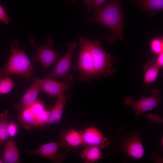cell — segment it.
<instances>
[{
  "label": "cell",
  "mask_w": 163,
  "mask_h": 163,
  "mask_svg": "<svg viewBox=\"0 0 163 163\" xmlns=\"http://www.w3.org/2000/svg\"><path fill=\"white\" fill-rule=\"evenodd\" d=\"M3 162L5 163H18L20 162L19 152L12 138L9 137L6 141Z\"/></svg>",
  "instance_id": "5bb4252c"
},
{
  "label": "cell",
  "mask_w": 163,
  "mask_h": 163,
  "mask_svg": "<svg viewBox=\"0 0 163 163\" xmlns=\"http://www.w3.org/2000/svg\"><path fill=\"white\" fill-rule=\"evenodd\" d=\"M80 132L83 147L87 145H94L103 149L106 148L110 143L109 140L104 137L102 132L94 126L87 127Z\"/></svg>",
  "instance_id": "30bf717a"
},
{
  "label": "cell",
  "mask_w": 163,
  "mask_h": 163,
  "mask_svg": "<svg viewBox=\"0 0 163 163\" xmlns=\"http://www.w3.org/2000/svg\"><path fill=\"white\" fill-rule=\"evenodd\" d=\"M90 39L81 37L79 40L80 51L77 63L73 68L80 74L79 80L90 81L95 78L93 59L90 43Z\"/></svg>",
  "instance_id": "277c9868"
},
{
  "label": "cell",
  "mask_w": 163,
  "mask_h": 163,
  "mask_svg": "<svg viewBox=\"0 0 163 163\" xmlns=\"http://www.w3.org/2000/svg\"><path fill=\"white\" fill-rule=\"evenodd\" d=\"M60 141L44 144L36 149L25 150L24 152L28 155L45 158L54 163H60L65 159V154L58 152L60 146Z\"/></svg>",
  "instance_id": "ba28073f"
},
{
  "label": "cell",
  "mask_w": 163,
  "mask_h": 163,
  "mask_svg": "<svg viewBox=\"0 0 163 163\" xmlns=\"http://www.w3.org/2000/svg\"><path fill=\"white\" fill-rule=\"evenodd\" d=\"M59 136L60 139V147L62 149L72 151L82 146V138L80 131L71 128L63 129L60 130Z\"/></svg>",
  "instance_id": "8fae6325"
},
{
  "label": "cell",
  "mask_w": 163,
  "mask_h": 163,
  "mask_svg": "<svg viewBox=\"0 0 163 163\" xmlns=\"http://www.w3.org/2000/svg\"><path fill=\"white\" fill-rule=\"evenodd\" d=\"M30 42L35 50L31 57L32 60L40 62L44 70L55 63L59 53L52 49L54 40L52 38L49 37L46 43L42 45L36 44L33 37L30 38Z\"/></svg>",
  "instance_id": "5b68a950"
},
{
  "label": "cell",
  "mask_w": 163,
  "mask_h": 163,
  "mask_svg": "<svg viewBox=\"0 0 163 163\" xmlns=\"http://www.w3.org/2000/svg\"><path fill=\"white\" fill-rule=\"evenodd\" d=\"M8 113L6 110L0 112V145L6 142L9 137L8 132Z\"/></svg>",
  "instance_id": "ffe728a7"
},
{
  "label": "cell",
  "mask_w": 163,
  "mask_h": 163,
  "mask_svg": "<svg viewBox=\"0 0 163 163\" xmlns=\"http://www.w3.org/2000/svg\"><path fill=\"white\" fill-rule=\"evenodd\" d=\"M91 49L93 57L95 78L101 75L108 77L115 71L113 65L115 58L107 54L102 47L101 40H90Z\"/></svg>",
  "instance_id": "3957f363"
},
{
  "label": "cell",
  "mask_w": 163,
  "mask_h": 163,
  "mask_svg": "<svg viewBox=\"0 0 163 163\" xmlns=\"http://www.w3.org/2000/svg\"><path fill=\"white\" fill-rule=\"evenodd\" d=\"M161 69L156 64L155 57L147 62L143 68L145 72L144 83L149 85L155 81L157 78Z\"/></svg>",
  "instance_id": "ac0fdd59"
},
{
  "label": "cell",
  "mask_w": 163,
  "mask_h": 163,
  "mask_svg": "<svg viewBox=\"0 0 163 163\" xmlns=\"http://www.w3.org/2000/svg\"><path fill=\"white\" fill-rule=\"evenodd\" d=\"M84 148L80 156L85 163H94L102 159L101 148L94 145H87Z\"/></svg>",
  "instance_id": "e0dca14e"
},
{
  "label": "cell",
  "mask_w": 163,
  "mask_h": 163,
  "mask_svg": "<svg viewBox=\"0 0 163 163\" xmlns=\"http://www.w3.org/2000/svg\"><path fill=\"white\" fill-rule=\"evenodd\" d=\"M17 111L19 122L24 129L29 130L37 127L36 116L30 107Z\"/></svg>",
  "instance_id": "2e32d148"
},
{
  "label": "cell",
  "mask_w": 163,
  "mask_h": 163,
  "mask_svg": "<svg viewBox=\"0 0 163 163\" xmlns=\"http://www.w3.org/2000/svg\"><path fill=\"white\" fill-rule=\"evenodd\" d=\"M150 47L154 53L158 54L163 52V38H158L153 39L151 43Z\"/></svg>",
  "instance_id": "cb8c5ba5"
},
{
  "label": "cell",
  "mask_w": 163,
  "mask_h": 163,
  "mask_svg": "<svg viewBox=\"0 0 163 163\" xmlns=\"http://www.w3.org/2000/svg\"><path fill=\"white\" fill-rule=\"evenodd\" d=\"M11 54L7 62L0 68V79L10 75H19L23 79H32L35 67L24 51L20 48L19 42L13 41L11 44Z\"/></svg>",
  "instance_id": "7a4b0ae2"
},
{
  "label": "cell",
  "mask_w": 163,
  "mask_h": 163,
  "mask_svg": "<svg viewBox=\"0 0 163 163\" xmlns=\"http://www.w3.org/2000/svg\"><path fill=\"white\" fill-rule=\"evenodd\" d=\"M127 0L136 4L141 8L152 13L163 11V0Z\"/></svg>",
  "instance_id": "d6986e66"
},
{
  "label": "cell",
  "mask_w": 163,
  "mask_h": 163,
  "mask_svg": "<svg viewBox=\"0 0 163 163\" xmlns=\"http://www.w3.org/2000/svg\"><path fill=\"white\" fill-rule=\"evenodd\" d=\"M24 94L20 104H16L15 108L17 110L30 107L37 100L39 92L41 90L38 84L35 81Z\"/></svg>",
  "instance_id": "4fadbf2b"
},
{
  "label": "cell",
  "mask_w": 163,
  "mask_h": 163,
  "mask_svg": "<svg viewBox=\"0 0 163 163\" xmlns=\"http://www.w3.org/2000/svg\"><path fill=\"white\" fill-rule=\"evenodd\" d=\"M0 21L6 24L10 23V20L3 6L0 5Z\"/></svg>",
  "instance_id": "4316f807"
},
{
  "label": "cell",
  "mask_w": 163,
  "mask_h": 163,
  "mask_svg": "<svg viewBox=\"0 0 163 163\" xmlns=\"http://www.w3.org/2000/svg\"><path fill=\"white\" fill-rule=\"evenodd\" d=\"M106 0H83V3L86 7L87 11L91 13H94L100 10Z\"/></svg>",
  "instance_id": "7402d4cb"
},
{
  "label": "cell",
  "mask_w": 163,
  "mask_h": 163,
  "mask_svg": "<svg viewBox=\"0 0 163 163\" xmlns=\"http://www.w3.org/2000/svg\"><path fill=\"white\" fill-rule=\"evenodd\" d=\"M146 117L148 120L152 122H158L162 123L163 120L158 115H152L149 114L146 116Z\"/></svg>",
  "instance_id": "83f0119b"
},
{
  "label": "cell",
  "mask_w": 163,
  "mask_h": 163,
  "mask_svg": "<svg viewBox=\"0 0 163 163\" xmlns=\"http://www.w3.org/2000/svg\"><path fill=\"white\" fill-rule=\"evenodd\" d=\"M50 111L44 109L35 116L37 127L46 126L49 119Z\"/></svg>",
  "instance_id": "603a6c76"
},
{
  "label": "cell",
  "mask_w": 163,
  "mask_h": 163,
  "mask_svg": "<svg viewBox=\"0 0 163 163\" xmlns=\"http://www.w3.org/2000/svg\"><path fill=\"white\" fill-rule=\"evenodd\" d=\"M3 163V162L0 160V163Z\"/></svg>",
  "instance_id": "4dcf8cb0"
},
{
  "label": "cell",
  "mask_w": 163,
  "mask_h": 163,
  "mask_svg": "<svg viewBox=\"0 0 163 163\" xmlns=\"http://www.w3.org/2000/svg\"><path fill=\"white\" fill-rule=\"evenodd\" d=\"M14 86V82L9 76L0 79V96L10 92Z\"/></svg>",
  "instance_id": "44dd1931"
},
{
  "label": "cell",
  "mask_w": 163,
  "mask_h": 163,
  "mask_svg": "<svg viewBox=\"0 0 163 163\" xmlns=\"http://www.w3.org/2000/svg\"><path fill=\"white\" fill-rule=\"evenodd\" d=\"M18 126L17 123L14 120L8 122V132L9 136L13 138L15 137L18 133Z\"/></svg>",
  "instance_id": "d4e9b609"
},
{
  "label": "cell",
  "mask_w": 163,
  "mask_h": 163,
  "mask_svg": "<svg viewBox=\"0 0 163 163\" xmlns=\"http://www.w3.org/2000/svg\"><path fill=\"white\" fill-rule=\"evenodd\" d=\"M124 150L128 155L133 158L140 159L144 155V149L140 138L137 135L131 136L125 142Z\"/></svg>",
  "instance_id": "7c38bea8"
},
{
  "label": "cell",
  "mask_w": 163,
  "mask_h": 163,
  "mask_svg": "<svg viewBox=\"0 0 163 163\" xmlns=\"http://www.w3.org/2000/svg\"><path fill=\"white\" fill-rule=\"evenodd\" d=\"M30 108L35 116L41 111L45 109L44 105L43 102L37 100Z\"/></svg>",
  "instance_id": "484cf974"
},
{
  "label": "cell",
  "mask_w": 163,
  "mask_h": 163,
  "mask_svg": "<svg viewBox=\"0 0 163 163\" xmlns=\"http://www.w3.org/2000/svg\"><path fill=\"white\" fill-rule=\"evenodd\" d=\"M121 0H106L104 6L93 15L86 17L89 22L95 21L103 25L111 33L108 40L112 36L123 38V15L121 9Z\"/></svg>",
  "instance_id": "6da1fadb"
},
{
  "label": "cell",
  "mask_w": 163,
  "mask_h": 163,
  "mask_svg": "<svg viewBox=\"0 0 163 163\" xmlns=\"http://www.w3.org/2000/svg\"><path fill=\"white\" fill-rule=\"evenodd\" d=\"M156 64L160 68H161L163 66V52L158 54V56L155 57Z\"/></svg>",
  "instance_id": "f1b7e54d"
},
{
  "label": "cell",
  "mask_w": 163,
  "mask_h": 163,
  "mask_svg": "<svg viewBox=\"0 0 163 163\" xmlns=\"http://www.w3.org/2000/svg\"><path fill=\"white\" fill-rule=\"evenodd\" d=\"M65 1H68V0H64ZM77 0H71V1L73 3H75L76 2Z\"/></svg>",
  "instance_id": "f546056e"
},
{
  "label": "cell",
  "mask_w": 163,
  "mask_h": 163,
  "mask_svg": "<svg viewBox=\"0 0 163 163\" xmlns=\"http://www.w3.org/2000/svg\"><path fill=\"white\" fill-rule=\"evenodd\" d=\"M78 45L76 42H69L67 46L68 50L58 62L54 68L47 74L45 78L56 80L64 78L72 68V60L73 51Z\"/></svg>",
  "instance_id": "9c48e42d"
},
{
  "label": "cell",
  "mask_w": 163,
  "mask_h": 163,
  "mask_svg": "<svg viewBox=\"0 0 163 163\" xmlns=\"http://www.w3.org/2000/svg\"><path fill=\"white\" fill-rule=\"evenodd\" d=\"M151 96L145 97H142L138 101H134L133 97L129 96L125 99L123 103L133 109L136 118L140 114L150 111L155 107L162 101L160 98L161 91L155 88L152 90Z\"/></svg>",
  "instance_id": "52a82bcc"
},
{
  "label": "cell",
  "mask_w": 163,
  "mask_h": 163,
  "mask_svg": "<svg viewBox=\"0 0 163 163\" xmlns=\"http://www.w3.org/2000/svg\"><path fill=\"white\" fill-rule=\"evenodd\" d=\"M64 78V83L53 79H40L33 77L32 79L38 84L41 90L51 97L58 98L64 95L72 87L73 82L71 75H66Z\"/></svg>",
  "instance_id": "8992f818"
},
{
  "label": "cell",
  "mask_w": 163,
  "mask_h": 163,
  "mask_svg": "<svg viewBox=\"0 0 163 163\" xmlns=\"http://www.w3.org/2000/svg\"><path fill=\"white\" fill-rule=\"evenodd\" d=\"M66 102V97L64 95L57 98L54 105L50 111V117L46 126H51L61 121Z\"/></svg>",
  "instance_id": "9a60e30c"
}]
</instances>
